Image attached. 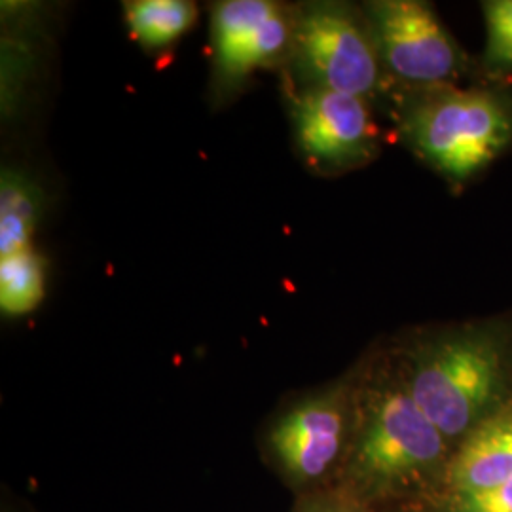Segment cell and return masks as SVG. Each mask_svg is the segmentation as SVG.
<instances>
[{
    "instance_id": "5b68a950",
    "label": "cell",
    "mask_w": 512,
    "mask_h": 512,
    "mask_svg": "<svg viewBox=\"0 0 512 512\" xmlns=\"http://www.w3.org/2000/svg\"><path fill=\"white\" fill-rule=\"evenodd\" d=\"M294 48L315 88L368 97L382 86L384 63L368 19L346 4H311L296 19Z\"/></svg>"
},
{
    "instance_id": "30bf717a",
    "label": "cell",
    "mask_w": 512,
    "mask_h": 512,
    "mask_svg": "<svg viewBox=\"0 0 512 512\" xmlns=\"http://www.w3.org/2000/svg\"><path fill=\"white\" fill-rule=\"evenodd\" d=\"M281 4L270 0H230L215 8L213 40L222 76L230 71L239 52L247 46L256 29L272 18Z\"/></svg>"
},
{
    "instance_id": "8992f818",
    "label": "cell",
    "mask_w": 512,
    "mask_h": 512,
    "mask_svg": "<svg viewBox=\"0 0 512 512\" xmlns=\"http://www.w3.org/2000/svg\"><path fill=\"white\" fill-rule=\"evenodd\" d=\"M365 12L384 69L406 86L456 84L467 73V55L429 4L378 0Z\"/></svg>"
},
{
    "instance_id": "9a60e30c",
    "label": "cell",
    "mask_w": 512,
    "mask_h": 512,
    "mask_svg": "<svg viewBox=\"0 0 512 512\" xmlns=\"http://www.w3.org/2000/svg\"><path fill=\"white\" fill-rule=\"evenodd\" d=\"M444 512H512V478L494 490L442 497Z\"/></svg>"
},
{
    "instance_id": "5bb4252c",
    "label": "cell",
    "mask_w": 512,
    "mask_h": 512,
    "mask_svg": "<svg viewBox=\"0 0 512 512\" xmlns=\"http://www.w3.org/2000/svg\"><path fill=\"white\" fill-rule=\"evenodd\" d=\"M486 16L484 67L488 73H512V0H490L482 4Z\"/></svg>"
},
{
    "instance_id": "9c48e42d",
    "label": "cell",
    "mask_w": 512,
    "mask_h": 512,
    "mask_svg": "<svg viewBox=\"0 0 512 512\" xmlns=\"http://www.w3.org/2000/svg\"><path fill=\"white\" fill-rule=\"evenodd\" d=\"M40 209V192L25 175L12 169L0 181V256L29 249Z\"/></svg>"
},
{
    "instance_id": "ba28073f",
    "label": "cell",
    "mask_w": 512,
    "mask_h": 512,
    "mask_svg": "<svg viewBox=\"0 0 512 512\" xmlns=\"http://www.w3.org/2000/svg\"><path fill=\"white\" fill-rule=\"evenodd\" d=\"M512 478V404L484 421L454 450L442 497L482 494Z\"/></svg>"
},
{
    "instance_id": "4fadbf2b",
    "label": "cell",
    "mask_w": 512,
    "mask_h": 512,
    "mask_svg": "<svg viewBox=\"0 0 512 512\" xmlns=\"http://www.w3.org/2000/svg\"><path fill=\"white\" fill-rule=\"evenodd\" d=\"M296 38V18H293L287 8L279 6L272 18L266 19L255 33L247 46L239 52L234 65L226 73V78H241L255 71L258 67L272 65L279 61L294 46Z\"/></svg>"
},
{
    "instance_id": "52a82bcc",
    "label": "cell",
    "mask_w": 512,
    "mask_h": 512,
    "mask_svg": "<svg viewBox=\"0 0 512 512\" xmlns=\"http://www.w3.org/2000/svg\"><path fill=\"white\" fill-rule=\"evenodd\" d=\"M298 145L315 164L349 169L378 150V126L366 99L311 86L294 97Z\"/></svg>"
},
{
    "instance_id": "2e32d148",
    "label": "cell",
    "mask_w": 512,
    "mask_h": 512,
    "mask_svg": "<svg viewBox=\"0 0 512 512\" xmlns=\"http://www.w3.org/2000/svg\"><path fill=\"white\" fill-rule=\"evenodd\" d=\"M294 512H374V505L365 503L340 488H334L327 494H311Z\"/></svg>"
},
{
    "instance_id": "3957f363",
    "label": "cell",
    "mask_w": 512,
    "mask_h": 512,
    "mask_svg": "<svg viewBox=\"0 0 512 512\" xmlns=\"http://www.w3.org/2000/svg\"><path fill=\"white\" fill-rule=\"evenodd\" d=\"M399 128L421 160L465 184L512 145V93L495 86H408Z\"/></svg>"
},
{
    "instance_id": "8fae6325",
    "label": "cell",
    "mask_w": 512,
    "mask_h": 512,
    "mask_svg": "<svg viewBox=\"0 0 512 512\" xmlns=\"http://www.w3.org/2000/svg\"><path fill=\"white\" fill-rule=\"evenodd\" d=\"M128 25L143 46L164 48L196 23L198 10L184 0H137L126 6Z\"/></svg>"
},
{
    "instance_id": "7c38bea8",
    "label": "cell",
    "mask_w": 512,
    "mask_h": 512,
    "mask_svg": "<svg viewBox=\"0 0 512 512\" xmlns=\"http://www.w3.org/2000/svg\"><path fill=\"white\" fill-rule=\"evenodd\" d=\"M44 296V262L29 247L0 258V308L6 315H25Z\"/></svg>"
},
{
    "instance_id": "6da1fadb",
    "label": "cell",
    "mask_w": 512,
    "mask_h": 512,
    "mask_svg": "<svg viewBox=\"0 0 512 512\" xmlns=\"http://www.w3.org/2000/svg\"><path fill=\"white\" fill-rule=\"evenodd\" d=\"M397 368L423 414L456 450L512 404V315L418 336Z\"/></svg>"
},
{
    "instance_id": "277c9868",
    "label": "cell",
    "mask_w": 512,
    "mask_h": 512,
    "mask_svg": "<svg viewBox=\"0 0 512 512\" xmlns=\"http://www.w3.org/2000/svg\"><path fill=\"white\" fill-rule=\"evenodd\" d=\"M357 387L342 382L287 408L268 431L272 465L300 492H317L338 478L355 425Z\"/></svg>"
},
{
    "instance_id": "7a4b0ae2",
    "label": "cell",
    "mask_w": 512,
    "mask_h": 512,
    "mask_svg": "<svg viewBox=\"0 0 512 512\" xmlns=\"http://www.w3.org/2000/svg\"><path fill=\"white\" fill-rule=\"evenodd\" d=\"M452 454L395 368L357 387L353 435L336 488L370 505L440 495Z\"/></svg>"
}]
</instances>
